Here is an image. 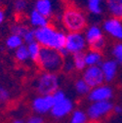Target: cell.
Wrapping results in <instances>:
<instances>
[{
  "instance_id": "11",
  "label": "cell",
  "mask_w": 122,
  "mask_h": 123,
  "mask_svg": "<svg viewBox=\"0 0 122 123\" xmlns=\"http://www.w3.org/2000/svg\"><path fill=\"white\" fill-rule=\"evenodd\" d=\"M112 97V90L109 86L100 85L98 87L93 88L90 91L88 98L92 102H102L109 101Z\"/></svg>"
},
{
  "instance_id": "34",
  "label": "cell",
  "mask_w": 122,
  "mask_h": 123,
  "mask_svg": "<svg viewBox=\"0 0 122 123\" xmlns=\"http://www.w3.org/2000/svg\"><path fill=\"white\" fill-rule=\"evenodd\" d=\"M14 123H24V121L22 119H16L14 121Z\"/></svg>"
},
{
  "instance_id": "26",
  "label": "cell",
  "mask_w": 122,
  "mask_h": 123,
  "mask_svg": "<svg viewBox=\"0 0 122 123\" xmlns=\"http://www.w3.org/2000/svg\"><path fill=\"white\" fill-rule=\"evenodd\" d=\"M112 54L117 63L122 64V43H117L112 50Z\"/></svg>"
},
{
  "instance_id": "24",
  "label": "cell",
  "mask_w": 122,
  "mask_h": 123,
  "mask_svg": "<svg viewBox=\"0 0 122 123\" xmlns=\"http://www.w3.org/2000/svg\"><path fill=\"white\" fill-rule=\"evenodd\" d=\"M87 116L88 115L81 111H75L71 115L70 123H86Z\"/></svg>"
},
{
  "instance_id": "9",
  "label": "cell",
  "mask_w": 122,
  "mask_h": 123,
  "mask_svg": "<svg viewBox=\"0 0 122 123\" xmlns=\"http://www.w3.org/2000/svg\"><path fill=\"white\" fill-rule=\"evenodd\" d=\"M103 28L104 31L110 34V36L122 40V20L118 18H110L106 21H104L103 25Z\"/></svg>"
},
{
  "instance_id": "8",
  "label": "cell",
  "mask_w": 122,
  "mask_h": 123,
  "mask_svg": "<svg viewBox=\"0 0 122 123\" xmlns=\"http://www.w3.org/2000/svg\"><path fill=\"white\" fill-rule=\"evenodd\" d=\"M113 109V105L109 101H102V102H94L88 107L87 115L91 119H98L105 114L110 112Z\"/></svg>"
},
{
  "instance_id": "35",
  "label": "cell",
  "mask_w": 122,
  "mask_h": 123,
  "mask_svg": "<svg viewBox=\"0 0 122 123\" xmlns=\"http://www.w3.org/2000/svg\"><path fill=\"white\" fill-rule=\"evenodd\" d=\"M0 2H1V0H0Z\"/></svg>"
},
{
  "instance_id": "10",
  "label": "cell",
  "mask_w": 122,
  "mask_h": 123,
  "mask_svg": "<svg viewBox=\"0 0 122 123\" xmlns=\"http://www.w3.org/2000/svg\"><path fill=\"white\" fill-rule=\"evenodd\" d=\"M55 102L52 95H41L34 99L32 103V109L37 113H46L52 110Z\"/></svg>"
},
{
  "instance_id": "22",
  "label": "cell",
  "mask_w": 122,
  "mask_h": 123,
  "mask_svg": "<svg viewBox=\"0 0 122 123\" xmlns=\"http://www.w3.org/2000/svg\"><path fill=\"white\" fill-rule=\"evenodd\" d=\"M75 89H76V92L79 93V94H81V95L88 94V93H90V91H91V87L87 84V82L84 79H79V80L76 81Z\"/></svg>"
},
{
  "instance_id": "21",
  "label": "cell",
  "mask_w": 122,
  "mask_h": 123,
  "mask_svg": "<svg viewBox=\"0 0 122 123\" xmlns=\"http://www.w3.org/2000/svg\"><path fill=\"white\" fill-rule=\"evenodd\" d=\"M23 37L16 35V34H11L6 41V45L9 49H18L20 46L23 45Z\"/></svg>"
},
{
  "instance_id": "28",
  "label": "cell",
  "mask_w": 122,
  "mask_h": 123,
  "mask_svg": "<svg viewBox=\"0 0 122 123\" xmlns=\"http://www.w3.org/2000/svg\"><path fill=\"white\" fill-rule=\"evenodd\" d=\"M23 39L27 44L31 43V42H34L35 41V29L33 30V29H29L28 28V30L25 32V34L24 35Z\"/></svg>"
},
{
  "instance_id": "19",
  "label": "cell",
  "mask_w": 122,
  "mask_h": 123,
  "mask_svg": "<svg viewBox=\"0 0 122 123\" xmlns=\"http://www.w3.org/2000/svg\"><path fill=\"white\" fill-rule=\"evenodd\" d=\"M41 49H42L41 45L37 41L27 44V50L29 53V58L34 62H37L39 55H40V52H41Z\"/></svg>"
},
{
  "instance_id": "16",
  "label": "cell",
  "mask_w": 122,
  "mask_h": 123,
  "mask_svg": "<svg viewBox=\"0 0 122 123\" xmlns=\"http://www.w3.org/2000/svg\"><path fill=\"white\" fill-rule=\"evenodd\" d=\"M106 8L112 17L122 19V0H106Z\"/></svg>"
},
{
  "instance_id": "4",
  "label": "cell",
  "mask_w": 122,
  "mask_h": 123,
  "mask_svg": "<svg viewBox=\"0 0 122 123\" xmlns=\"http://www.w3.org/2000/svg\"><path fill=\"white\" fill-rule=\"evenodd\" d=\"M58 76L51 72H44L37 83V90L41 95H52L58 90Z\"/></svg>"
},
{
  "instance_id": "2",
  "label": "cell",
  "mask_w": 122,
  "mask_h": 123,
  "mask_svg": "<svg viewBox=\"0 0 122 123\" xmlns=\"http://www.w3.org/2000/svg\"><path fill=\"white\" fill-rule=\"evenodd\" d=\"M36 63L45 72L56 73L64 67V56L58 50L42 47Z\"/></svg>"
},
{
  "instance_id": "29",
  "label": "cell",
  "mask_w": 122,
  "mask_h": 123,
  "mask_svg": "<svg viewBox=\"0 0 122 123\" xmlns=\"http://www.w3.org/2000/svg\"><path fill=\"white\" fill-rule=\"evenodd\" d=\"M52 96H53V99H54L55 104L60 103V102H62V101H64L66 99L65 93H64L63 91H61V90H57L54 94H52Z\"/></svg>"
},
{
  "instance_id": "12",
  "label": "cell",
  "mask_w": 122,
  "mask_h": 123,
  "mask_svg": "<svg viewBox=\"0 0 122 123\" xmlns=\"http://www.w3.org/2000/svg\"><path fill=\"white\" fill-rule=\"evenodd\" d=\"M72 109H73L72 102L69 99L66 98L64 101L54 105V106L51 110V113L56 118H62V117L67 115L68 113H70Z\"/></svg>"
},
{
  "instance_id": "20",
  "label": "cell",
  "mask_w": 122,
  "mask_h": 123,
  "mask_svg": "<svg viewBox=\"0 0 122 123\" xmlns=\"http://www.w3.org/2000/svg\"><path fill=\"white\" fill-rule=\"evenodd\" d=\"M85 56L86 54L84 52H79V53H75L73 54L72 57V62H73V65L74 68L78 70H82L85 68L86 65V60H85Z\"/></svg>"
},
{
  "instance_id": "23",
  "label": "cell",
  "mask_w": 122,
  "mask_h": 123,
  "mask_svg": "<svg viewBox=\"0 0 122 123\" xmlns=\"http://www.w3.org/2000/svg\"><path fill=\"white\" fill-rule=\"evenodd\" d=\"M16 59L20 62H24L26 61L28 58H29V53H28V50H27V46H24V45H22L18 49H16Z\"/></svg>"
},
{
  "instance_id": "15",
  "label": "cell",
  "mask_w": 122,
  "mask_h": 123,
  "mask_svg": "<svg viewBox=\"0 0 122 123\" xmlns=\"http://www.w3.org/2000/svg\"><path fill=\"white\" fill-rule=\"evenodd\" d=\"M35 10L46 18H50L53 13V4L51 0H36Z\"/></svg>"
},
{
  "instance_id": "7",
  "label": "cell",
  "mask_w": 122,
  "mask_h": 123,
  "mask_svg": "<svg viewBox=\"0 0 122 123\" xmlns=\"http://www.w3.org/2000/svg\"><path fill=\"white\" fill-rule=\"evenodd\" d=\"M83 79L87 82V84L91 88H95L103 84L104 81V72L99 66L88 67L83 74Z\"/></svg>"
},
{
  "instance_id": "31",
  "label": "cell",
  "mask_w": 122,
  "mask_h": 123,
  "mask_svg": "<svg viewBox=\"0 0 122 123\" xmlns=\"http://www.w3.org/2000/svg\"><path fill=\"white\" fill-rule=\"evenodd\" d=\"M26 123H43V119L39 116H33V117H30Z\"/></svg>"
},
{
  "instance_id": "27",
  "label": "cell",
  "mask_w": 122,
  "mask_h": 123,
  "mask_svg": "<svg viewBox=\"0 0 122 123\" xmlns=\"http://www.w3.org/2000/svg\"><path fill=\"white\" fill-rule=\"evenodd\" d=\"M27 7V2L26 0H16L14 3V8L17 13H22L24 12Z\"/></svg>"
},
{
  "instance_id": "5",
  "label": "cell",
  "mask_w": 122,
  "mask_h": 123,
  "mask_svg": "<svg viewBox=\"0 0 122 123\" xmlns=\"http://www.w3.org/2000/svg\"><path fill=\"white\" fill-rule=\"evenodd\" d=\"M86 38L81 32H69L67 34L66 50L72 54L83 52L86 47Z\"/></svg>"
},
{
  "instance_id": "14",
  "label": "cell",
  "mask_w": 122,
  "mask_h": 123,
  "mask_svg": "<svg viewBox=\"0 0 122 123\" xmlns=\"http://www.w3.org/2000/svg\"><path fill=\"white\" fill-rule=\"evenodd\" d=\"M29 22L33 26H35L36 28L39 27H44L49 25V20L48 18H46L45 16H43L42 14H40L39 12H37L35 9L32 10L29 14Z\"/></svg>"
},
{
  "instance_id": "18",
  "label": "cell",
  "mask_w": 122,
  "mask_h": 123,
  "mask_svg": "<svg viewBox=\"0 0 122 123\" xmlns=\"http://www.w3.org/2000/svg\"><path fill=\"white\" fill-rule=\"evenodd\" d=\"M104 0H87L88 11L93 15H101L103 13Z\"/></svg>"
},
{
  "instance_id": "30",
  "label": "cell",
  "mask_w": 122,
  "mask_h": 123,
  "mask_svg": "<svg viewBox=\"0 0 122 123\" xmlns=\"http://www.w3.org/2000/svg\"><path fill=\"white\" fill-rule=\"evenodd\" d=\"M8 99H9V92L5 88L0 87V103H4L8 101Z\"/></svg>"
},
{
  "instance_id": "6",
  "label": "cell",
  "mask_w": 122,
  "mask_h": 123,
  "mask_svg": "<svg viewBox=\"0 0 122 123\" xmlns=\"http://www.w3.org/2000/svg\"><path fill=\"white\" fill-rule=\"evenodd\" d=\"M86 41L94 51H100L104 45V39L103 36L102 29L98 25H91L85 34Z\"/></svg>"
},
{
  "instance_id": "25",
  "label": "cell",
  "mask_w": 122,
  "mask_h": 123,
  "mask_svg": "<svg viewBox=\"0 0 122 123\" xmlns=\"http://www.w3.org/2000/svg\"><path fill=\"white\" fill-rule=\"evenodd\" d=\"M27 30H28V28L23 25H14L11 27L12 34H16V35H19L21 37H24V35L25 34V32Z\"/></svg>"
},
{
  "instance_id": "13",
  "label": "cell",
  "mask_w": 122,
  "mask_h": 123,
  "mask_svg": "<svg viewBox=\"0 0 122 123\" xmlns=\"http://www.w3.org/2000/svg\"><path fill=\"white\" fill-rule=\"evenodd\" d=\"M101 68L104 72V80L105 81H111L114 76L116 74L117 71V62L116 61H112V60H109L102 64Z\"/></svg>"
},
{
  "instance_id": "17",
  "label": "cell",
  "mask_w": 122,
  "mask_h": 123,
  "mask_svg": "<svg viewBox=\"0 0 122 123\" xmlns=\"http://www.w3.org/2000/svg\"><path fill=\"white\" fill-rule=\"evenodd\" d=\"M85 60H86V65L88 67H93V66H98L101 61H102V55L100 53V51H90L86 54L85 56Z\"/></svg>"
},
{
  "instance_id": "32",
  "label": "cell",
  "mask_w": 122,
  "mask_h": 123,
  "mask_svg": "<svg viewBox=\"0 0 122 123\" xmlns=\"http://www.w3.org/2000/svg\"><path fill=\"white\" fill-rule=\"evenodd\" d=\"M5 20V14L2 10H0V25H1Z\"/></svg>"
},
{
  "instance_id": "3",
  "label": "cell",
  "mask_w": 122,
  "mask_h": 123,
  "mask_svg": "<svg viewBox=\"0 0 122 123\" xmlns=\"http://www.w3.org/2000/svg\"><path fill=\"white\" fill-rule=\"evenodd\" d=\"M63 24L69 32H80L86 27L87 21L81 11L69 7L63 14Z\"/></svg>"
},
{
  "instance_id": "1",
  "label": "cell",
  "mask_w": 122,
  "mask_h": 123,
  "mask_svg": "<svg viewBox=\"0 0 122 123\" xmlns=\"http://www.w3.org/2000/svg\"><path fill=\"white\" fill-rule=\"evenodd\" d=\"M35 41L41 45V47L61 51L66 48L67 35L56 30L53 26L47 25L35 29Z\"/></svg>"
},
{
  "instance_id": "33",
  "label": "cell",
  "mask_w": 122,
  "mask_h": 123,
  "mask_svg": "<svg viewBox=\"0 0 122 123\" xmlns=\"http://www.w3.org/2000/svg\"><path fill=\"white\" fill-rule=\"evenodd\" d=\"M113 110L116 113H121L122 112V107L120 105H116V106H113Z\"/></svg>"
}]
</instances>
